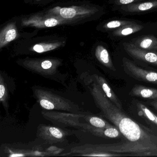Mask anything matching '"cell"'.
Returning a JSON list of instances; mask_svg holds the SVG:
<instances>
[{
	"label": "cell",
	"mask_w": 157,
	"mask_h": 157,
	"mask_svg": "<svg viewBox=\"0 0 157 157\" xmlns=\"http://www.w3.org/2000/svg\"><path fill=\"white\" fill-rule=\"evenodd\" d=\"M129 95L143 99L156 100L157 99V89L143 85H136L131 89Z\"/></svg>",
	"instance_id": "obj_12"
},
{
	"label": "cell",
	"mask_w": 157,
	"mask_h": 157,
	"mask_svg": "<svg viewBox=\"0 0 157 157\" xmlns=\"http://www.w3.org/2000/svg\"><path fill=\"white\" fill-rule=\"evenodd\" d=\"M16 36V32L14 29L9 30L6 34L5 39L7 42H11L15 39Z\"/></svg>",
	"instance_id": "obj_22"
},
{
	"label": "cell",
	"mask_w": 157,
	"mask_h": 157,
	"mask_svg": "<svg viewBox=\"0 0 157 157\" xmlns=\"http://www.w3.org/2000/svg\"><path fill=\"white\" fill-rule=\"evenodd\" d=\"M89 90L101 110V115L114 124L126 138L123 143L96 145L97 151L128 153L131 156H157V134L136 123L113 103L94 80Z\"/></svg>",
	"instance_id": "obj_1"
},
{
	"label": "cell",
	"mask_w": 157,
	"mask_h": 157,
	"mask_svg": "<svg viewBox=\"0 0 157 157\" xmlns=\"http://www.w3.org/2000/svg\"><path fill=\"white\" fill-rule=\"evenodd\" d=\"M60 14L65 19H71L76 15V12L72 8H63L60 10Z\"/></svg>",
	"instance_id": "obj_19"
},
{
	"label": "cell",
	"mask_w": 157,
	"mask_h": 157,
	"mask_svg": "<svg viewBox=\"0 0 157 157\" xmlns=\"http://www.w3.org/2000/svg\"><path fill=\"white\" fill-rule=\"evenodd\" d=\"M86 113H65L58 112H42L44 118L53 124L61 127H71L90 132L91 125L82 124L79 122V118L83 117Z\"/></svg>",
	"instance_id": "obj_3"
},
{
	"label": "cell",
	"mask_w": 157,
	"mask_h": 157,
	"mask_svg": "<svg viewBox=\"0 0 157 157\" xmlns=\"http://www.w3.org/2000/svg\"><path fill=\"white\" fill-rule=\"evenodd\" d=\"M123 48L136 64L157 67V51H148L136 47L130 42H124Z\"/></svg>",
	"instance_id": "obj_6"
},
{
	"label": "cell",
	"mask_w": 157,
	"mask_h": 157,
	"mask_svg": "<svg viewBox=\"0 0 157 157\" xmlns=\"http://www.w3.org/2000/svg\"><path fill=\"white\" fill-rule=\"evenodd\" d=\"M122 67L125 73L133 79L151 84H157V71L141 67L127 58L122 59Z\"/></svg>",
	"instance_id": "obj_4"
},
{
	"label": "cell",
	"mask_w": 157,
	"mask_h": 157,
	"mask_svg": "<svg viewBox=\"0 0 157 157\" xmlns=\"http://www.w3.org/2000/svg\"><path fill=\"white\" fill-rule=\"evenodd\" d=\"M58 21L55 19H49L45 21L44 24L48 27H54L57 25Z\"/></svg>",
	"instance_id": "obj_23"
},
{
	"label": "cell",
	"mask_w": 157,
	"mask_h": 157,
	"mask_svg": "<svg viewBox=\"0 0 157 157\" xmlns=\"http://www.w3.org/2000/svg\"><path fill=\"white\" fill-rule=\"evenodd\" d=\"M137 22H138V21L134 20L115 19L106 22L104 27L106 31L113 32L122 26L134 23Z\"/></svg>",
	"instance_id": "obj_16"
},
{
	"label": "cell",
	"mask_w": 157,
	"mask_h": 157,
	"mask_svg": "<svg viewBox=\"0 0 157 157\" xmlns=\"http://www.w3.org/2000/svg\"><path fill=\"white\" fill-rule=\"evenodd\" d=\"M26 67L32 71L43 75L51 76L56 73L57 66L49 60H45L39 63V65L34 64L27 65Z\"/></svg>",
	"instance_id": "obj_13"
},
{
	"label": "cell",
	"mask_w": 157,
	"mask_h": 157,
	"mask_svg": "<svg viewBox=\"0 0 157 157\" xmlns=\"http://www.w3.org/2000/svg\"><path fill=\"white\" fill-rule=\"evenodd\" d=\"M146 26V24L140 23L139 21L127 25L111 32V37L114 39L124 38L142 31Z\"/></svg>",
	"instance_id": "obj_8"
},
{
	"label": "cell",
	"mask_w": 157,
	"mask_h": 157,
	"mask_svg": "<svg viewBox=\"0 0 157 157\" xmlns=\"http://www.w3.org/2000/svg\"><path fill=\"white\" fill-rule=\"evenodd\" d=\"M115 11L124 15H139L157 12V0H143L128 5L113 7Z\"/></svg>",
	"instance_id": "obj_5"
},
{
	"label": "cell",
	"mask_w": 157,
	"mask_h": 157,
	"mask_svg": "<svg viewBox=\"0 0 157 157\" xmlns=\"http://www.w3.org/2000/svg\"><path fill=\"white\" fill-rule=\"evenodd\" d=\"M56 48V45H54L36 44L34 46L33 50L37 53H41L52 50Z\"/></svg>",
	"instance_id": "obj_21"
},
{
	"label": "cell",
	"mask_w": 157,
	"mask_h": 157,
	"mask_svg": "<svg viewBox=\"0 0 157 157\" xmlns=\"http://www.w3.org/2000/svg\"><path fill=\"white\" fill-rule=\"evenodd\" d=\"M136 47L148 51H157V37L148 35L138 36L130 40Z\"/></svg>",
	"instance_id": "obj_10"
},
{
	"label": "cell",
	"mask_w": 157,
	"mask_h": 157,
	"mask_svg": "<svg viewBox=\"0 0 157 157\" xmlns=\"http://www.w3.org/2000/svg\"><path fill=\"white\" fill-rule=\"evenodd\" d=\"M142 1L143 0H110L109 2L113 7H116L136 3Z\"/></svg>",
	"instance_id": "obj_20"
},
{
	"label": "cell",
	"mask_w": 157,
	"mask_h": 157,
	"mask_svg": "<svg viewBox=\"0 0 157 157\" xmlns=\"http://www.w3.org/2000/svg\"><path fill=\"white\" fill-rule=\"evenodd\" d=\"M88 124L97 128H107L113 127L108 122L101 117L86 114L83 117Z\"/></svg>",
	"instance_id": "obj_17"
},
{
	"label": "cell",
	"mask_w": 157,
	"mask_h": 157,
	"mask_svg": "<svg viewBox=\"0 0 157 157\" xmlns=\"http://www.w3.org/2000/svg\"><path fill=\"white\" fill-rule=\"evenodd\" d=\"M147 104L153 107L154 109L157 111V99L151 100V101H148Z\"/></svg>",
	"instance_id": "obj_24"
},
{
	"label": "cell",
	"mask_w": 157,
	"mask_h": 157,
	"mask_svg": "<svg viewBox=\"0 0 157 157\" xmlns=\"http://www.w3.org/2000/svg\"><path fill=\"white\" fill-rule=\"evenodd\" d=\"M93 78H94V80L99 84L107 98L115 105L122 110L123 105L121 101L109 86L106 80L101 76L97 74H94Z\"/></svg>",
	"instance_id": "obj_11"
},
{
	"label": "cell",
	"mask_w": 157,
	"mask_h": 157,
	"mask_svg": "<svg viewBox=\"0 0 157 157\" xmlns=\"http://www.w3.org/2000/svg\"><path fill=\"white\" fill-rule=\"evenodd\" d=\"M8 90L4 82L2 75L0 76V101L2 103L5 108L8 107Z\"/></svg>",
	"instance_id": "obj_18"
},
{
	"label": "cell",
	"mask_w": 157,
	"mask_h": 157,
	"mask_svg": "<svg viewBox=\"0 0 157 157\" xmlns=\"http://www.w3.org/2000/svg\"><path fill=\"white\" fill-rule=\"evenodd\" d=\"M132 104L136 108L139 116L144 119L148 124L157 128V115L151 112L140 101L134 100Z\"/></svg>",
	"instance_id": "obj_9"
},
{
	"label": "cell",
	"mask_w": 157,
	"mask_h": 157,
	"mask_svg": "<svg viewBox=\"0 0 157 157\" xmlns=\"http://www.w3.org/2000/svg\"><path fill=\"white\" fill-rule=\"evenodd\" d=\"M35 96L40 106L47 110H61L70 113H81L77 105L68 99L44 89L35 88Z\"/></svg>",
	"instance_id": "obj_2"
},
{
	"label": "cell",
	"mask_w": 157,
	"mask_h": 157,
	"mask_svg": "<svg viewBox=\"0 0 157 157\" xmlns=\"http://www.w3.org/2000/svg\"><path fill=\"white\" fill-rule=\"evenodd\" d=\"M95 56L98 60L105 67L113 71H116L113 61L107 49L101 45L97 46L95 51Z\"/></svg>",
	"instance_id": "obj_15"
},
{
	"label": "cell",
	"mask_w": 157,
	"mask_h": 157,
	"mask_svg": "<svg viewBox=\"0 0 157 157\" xmlns=\"http://www.w3.org/2000/svg\"><path fill=\"white\" fill-rule=\"evenodd\" d=\"M70 133L60 128L40 124L37 130V136L48 143L63 142Z\"/></svg>",
	"instance_id": "obj_7"
},
{
	"label": "cell",
	"mask_w": 157,
	"mask_h": 157,
	"mask_svg": "<svg viewBox=\"0 0 157 157\" xmlns=\"http://www.w3.org/2000/svg\"><path fill=\"white\" fill-rule=\"evenodd\" d=\"M89 133L104 138H115L122 135L120 131L114 126L101 128L92 126Z\"/></svg>",
	"instance_id": "obj_14"
}]
</instances>
